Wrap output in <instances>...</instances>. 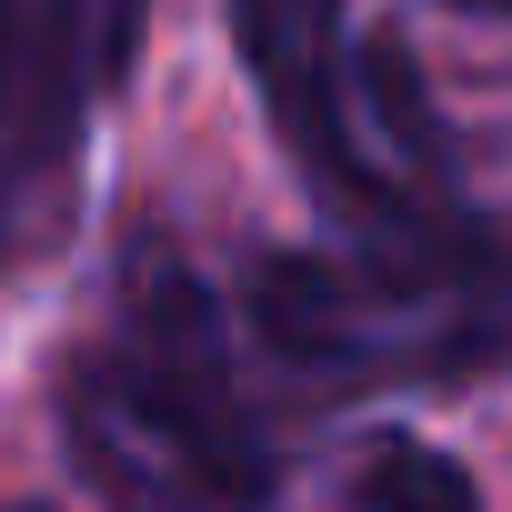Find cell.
Returning a JSON list of instances; mask_svg holds the SVG:
<instances>
[{
    "mask_svg": "<svg viewBox=\"0 0 512 512\" xmlns=\"http://www.w3.org/2000/svg\"><path fill=\"white\" fill-rule=\"evenodd\" d=\"M71 452L121 512H241L272 492L211 302L161 241L131 251V332L71 372Z\"/></svg>",
    "mask_w": 512,
    "mask_h": 512,
    "instance_id": "obj_1",
    "label": "cell"
},
{
    "mask_svg": "<svg viewBox=\"0 0 512 512\" xmlns=\"http://www.w3.org/2000/svg\"><path fill=\"white\" fill-rule=\"evenodd\" d=\"M231 41L282 151L332 191H372V161L342 101V0H231Z\"/></svg>",
    "mask_w": 512,
    "mask_h": 512,
    "instance_id": "obj_2",
    "label": "cell"
},
{
    "mask_svg": "<svg viewBox=\"0 0 512 512\" xmlns=\"http://www.w3.org/2000/svg\"><path fill=\"white\" fill-rule=\"evenodd\" d=\"M352 502L362 512H482L472 502V472L432 442H372L362 472H352Z\"/></svg>",
    "mask_w": 512,
    "mask_h": 512,
    "instance_id": "obj_3",
    "label": "cell"
},
{
    "mask_svg": "<svg viewBox=\"0 0 512 512\" xmlns=\"http://www.w3.org/2000/svg\"><path fill=\"white\" fill-rule=\"evenodd\" d=\"M21 51H31V21H21V0H0V111H11V81H21Z\"/></svg>",
    "mask_w": 512,
    "mask_h": 512,
    "instance_id": "obj_4",
    "label": "cell"
},
{
    "mask_svg": "<svg viewBox=\"0 0 512 512\" xmlns=\"http://www.w3.org/2000/svg\"><path fill=\"white\" fill-rule=\"evenodd\" d=\"M91 11H101V31H111V51L131 61V21H141V0H91Z\"/></svg>",
    "mask_w": 512,
    "mask_h": 512,
    "instance_id": "obj_5",
    "label": "cell"
},
{
    "mask_svg": "<svg viewBox=\"0 0 512 512\" xmlns=\"http://www.w3.org/2000/svg\"><path fill=\"white\" fill-rule=\"evenodd\" d=\"M0 512H41V502H0Z\"/></svg>",
    "mask_w": 512,
    "mask_h": 512,
    "instance_id": "obj_6",
    "label": "cell"
}]
</instances>
